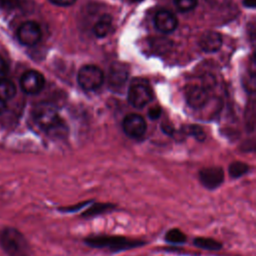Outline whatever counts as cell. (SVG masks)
Wrapping results in <instances>:
<instances>
[{"label":"cell","mask_w":256,"mask_h":256,"mask_svg":"<svg viewBox=\"0 0 256 256\" xmlns=\"http://www.w3.org/2000/svg\"><path fill=\"white\" fill-rule=\"evenodd\" d=\"M49 1L57 6H70L74 4L76 0H49Z\"/></svg>","instance_id":"cell-25"},{"label":"cell","mask_w":256,"mask_h":256,"mask_svg":"<svg viewBox=\"0 0 256 256\" xmlns=\"http://www.w3.org/2000/svg\"><path fill=\"white\" fill-rule=\"evenodd\" d=\"M41 28L34 21H27L18 28L17 36L21 44L25 46H33L41 39Z\"/></svg>","instance_id":"cell-7"},{"label":"cell","mask_w":256,"mask_h":256,"mask_svg":"<svg viewBox=\"0 0 256 256\" xmlns=\"http://www.w3.org/2000/svg\"><path fill=\"white\" fill-rule=\"evenodd\" d=\"M154 25L160 32L168 34L177 28L178 20L172 12L166 9H161L154 16Z\"/></svg>","instance_id":"cell-10"},{"label":"cell","mask_w":256,"mask_h":256,"mask_svg":"<svg viewBox=\"0 0 256 256\" xmlns=\"http://www.w3.org/2000/svg\"><path fill=\"white\" fill-rule=\"evenodd\" d=\"M153 92L147 83H133L128 90V101L136 107L142 108L152 100Z\"/></svg>","instance_id":"cell-6"},{"label":"cell","mask_w":256,"mask_h":256,"mask_svg":"<svg viewBox=\"0 0 256 256\" xmlns=\"http://www.w3.org/2000/svg\"><path fill=\"white\" fill-rule=\"evenodd\" d=\"M94 201V199H87V200H83L80 202H77L75 204H71V205H66V206H59L57 207V211L62 213V214H73V213H77L80 211H83L85 208H87L92 202Z\"/></svg>","instance_id":"cell-19"},{"label":"cell","mask_w":256,"mask_h":256,"mask_svg":"<svg viewBox=\"0 0 256 256\" xmlns=\"http://www.w3.org/2000/svg\"><path fill=\"white\" fill-rule=\"evenodd\" d=\"M130 1H131V2H136V3H137V2H140V1H142V0H130Z\"/></svg>","instance_id":"cell-30"},{"label":"cell","mask_w":256,"mask_h":256,"mask_svg":"<svg viewBox=\"0 0 256 256\" xmlns=\"http://www.w3.org/2000/svg\"><path fill=\"white\" fill-rule=\"evenodd\" d=\"M191 135H193L195 138H197L198 140L202 141L205 138V133L203 132V130L200 127L197 126H190L189 127V131Z\"/></svg>","instance_id":"cell-23"},{"label":"cell","mask_w":256,"mask_h":256,"mask_svg":"<svg viewBox=\"0 0 256 256\" xmlns=\"http://www.w3.org/2000/svg\"><path fill=\"white\" fill-rule=\"evenodd\" d=\"M6 70H7L6 64H5V62L0 58V80H1V79H4L3 77H4L5 73H6Z\"/></svg>","instance_id":"cell-27"},{"label":"cell","mask_w":256,"mask_h":256,"mask_svg":"<svg viewBox=\"0 0 256 256\" xmlns=\"http://www.w3.org/2000/svg\"><path fill=\"white\" fill-rule=\"evenodd\" d=\"M198 180L206 190L214 191L223 185L225 173L220 166L204 167L198 171Z\"/></svg>","instance_id":"cell-5"},{"label":"cell","mask_w":256,"mask_h":256,"mask_svg":"<svg viewBox=\"0 0 256 256\" xmlns=\"http://www.w3.org/2000/svg\"><path fill=\"white\" fill-rule=\"evenodd\" d=\"M171 42L168 39L165 38H158V39H154V43L152 44V46L154 48H156V50L159 53H163V51H167L169 49V47L171 46L170 44Z\"/></svg>","instance_id":"cell-22"},{"label":"cell","mask_w":256,"mask_h":256,"mask_svg":"<svg viewBox=\"0 0 256 256\" xmlns=\"http://www.w3.org/2000/svg\"><path fill=\"white\" fill-rule=\"evenodd\" d=\"M243 4L248 8H254L256 4V0H243Z\"/></svg>","instance_id":"cell-28"},{"label":"cell","mask_w":256,"mask_h":256,"mask_svg":"<svg viewBox=\"0 0 256 256\" xmlns=\"http://www.w3.org/2000/svg\"><path fill=\"white\" fill-rule=\"evenodd\" d=\"M45 85L44 76L36 70H28L21 76L20 86L26 94H37Z\"/></svg>","instance_id":"cell-8"},{"label":"cell","mask_w":256,"mask_h":256,"mask_svg":"<svg viewBox=\"0 0 256 256\" xmlns=\"http://www.w3.org/2000/svg\"><path fill=\"white\" fill-rule=\"evenodd\" d=\"M112 30V19L109 15H103L93 26V33L99 38L106 37Z\"/></svg>","instance_id":"cell-17"},{"label":"cell","mask_w":256,"mask_h":256,"mask_svg":"<svg viewBox=\"0 0 256 256\" xmlns=\"http://www.w3.org/2000/svg\"><path fill=\"white\" fill-rule=\"evenodd\" d=\"M5 110V102L0 100V113H2Z\"/></svg>","instance_id":"cell-29"},{"label":"cell","mask_w":256,"mask_h":256,"mask_svg":"<svg viewBox=\"0 0 256 256\" xmlns=\"http://www.w3.org/2000/svg\"><path fill=\"white\" fill-rule=\"evenodd\" d=\"M198 0H174V4L178 10L187 12L194 9L197 5Z\"/></svg>","instance_id":"cell-21"},{"label":"cell","mask_w":256,"mask_h":256,"mask_svg":"<svg viewBox=\"0 0 256 256\" xmlns=\"http://www.w3.org/2000/svg\"><path fill=\"white\" fill-rule=\"evenodd\" d=\"M118 209V205L113 202H95L93 201L87 208L80 213V218L88 220L100 215L113 212Z\"/></svg>","instance_id":"cell-11"},{"label":"cell","mask_w":256,"mask_h":256,"mask_svg":"<svg viewBox=\"0 0 256 256\" xmlns=\"http://www.w3.org/2000/svg\"><path fill=\"white\" fill-rule=\"evenodd\" d=\"M222 37L218 32L208 31L205 32L199 41V45L201 49L208 53H213L218 51L222 46Z\"/></svg>","instance_id":"cell-13"},{"label":"cell","mask_w":256,"mask_h":256,"mask_svg":"<svg viewBox=\"0 0 256 256\" xmlns=\"http://www.w3.org/2000/svg\"><path fill=\"white\" fill-rule=\"evenodd\" d=\"M185 96L188 104L193 108L203 107L208 100V95L206 90L203 87L197 86V85L188 87L186 89Z\"/></svg>","instance_id":"cell-12"},{"label":"cell","mask_w":256,"mask_h":256,"mask_svg":"<svg viewBox=\"0 0 256 256\" xmlns=\"http://www.w3.org/2000/svg\"><path fill=\"white\" fill-rule=\"evenodd\" d=\"M160 114H161V109H160L159 107H154V108L150 109V110H149V112H148L149 117H150V118H152V119H156V118H158V117L160 116Z\"/></svg>","instance_id":"cell-26"},{"label":"cell","mask_w":256,"mask_h":256,"mask_svg":"<svg viewBox=\"0 0 256 256\" xmlns=\"http://www.w3.org/2000/svg\"><path fill=\"white\" fill-rule=\"evenodd\" d=\"M123 130L125 134L132 139H140L146 133V122L138 114H129L123 120Z\"/></svg>","instance_id":"cell-9"},{"label":"cell","mask_w":256,"mask_h":256,"mask_svg":"<svg viewBox=\"0 0 256 256\" xmlns=\"http://www.w3.org/2000/svg\"><path fill=\"white\" fill-rule=\"evenodd\" d=\"M251 170V167L242 161H233L228 166V174L231 179H239L244 175L248 174Z\"/></svg>","instance_id":"cell-18"},{"label":"cell","mask_w":256,"mask_h":256,"mask_svg":"<svg viewBox=\"0 0 256 256\" xmlns=\"http://www.w3.org/2000/svg\"><path fill=\"white\" fill-rule=\"evenodd\" d=\"M194 247L205 250V251H220L223 249V243L215 238L206 237V236H196L192 240Z\"/></svg>","instance_id":"cell-15"},{"label":"cell","mask_w":256,"mask_h":256,"mask_svg":"<svg viewBox=\"0 0 256 256\" xmlns=\"http://www.w3.org/2000/svg\"><path fill=\"white\" fill-rule=\"evenodd\" d=\"M128 77V70L120 63H114L109 72V84L114 89L122 87Z\"/></svg>","instance_id":"cell-14"},{"label":"cell","mask_w":256,"mask_h":256,"mask_svg":"<svg viewBox=\"0 0 256 256\" xmlns=\"http://www.w3.org/2000/svg\"><path fill=\"white\" fill-rule=\"evenodd\" d=\"M77 81L82 89L86 91L95 90L102 85L104 74L103 71L95 65H85L79 70Z\"/></svg>","instance_id":"cell-4"},{"label":"cell","mask_w":256,"mask_h":256,"mask_svg":"<svg viewBox=\"0 0 256 256\" xmlns=\"http://www.w3.org/2000/svg\"><path fill=\"white\" fill-rule=\"evenodd\" d=\"M163 240L168 243V244H172V245H182L185 244L188 240V236L187 234L181 230L180 228L177 227H173L168 229L164 236H163Z\"/></svg>","instance_id":"cell-16"},{"label":"cell","mask_w":256,"mask_h":256,"mask_svg":"<svg viewBox=\"0 0 256 256\" xmlns=\"http://www.w3.org/2000/svg\"><path fill=\"white\" fill-rule=\"evenodd\" d=\"M0 247L7 256H30L31 246L18 229L11 226L0 228Z\"/></svg>","instance_id":"cell-2"},{"label":"cell","mask_w":256,"mask_h":256,"mask_svg":"<svg viewBox=\"0 0 256 256\" xmlns=\"http://www.w3.org/2000/svg\"><path fill=\"white\" fill-rule=\"evenodd\" d=\"M19 3V0H0V5L5 9H13Z\"/></svg>","instance_id":"cell-24"},{"label":"cell","mask_w":256,"mask_h":256,"mask_svg":"<svg viewBox=\"0 0 256 256\" xmlns=\"http://www.w3.org/2000/svg\"><path fill=\"white\" fill-rule=\"evenodd\" d=\"M33 117L38 126L49 133L63 136L66 132L65 125L60 119L56 107L51 103L43 102L38 104L34 108Z\"/></svg>","instance_id":"cell-3"},{"label":"cell","mask_w":256,"mask_h":256,"mask_svg":"<svg viewBox=\"0 0 256 256\" xmlns=\"http://www.w3.org/2000/svg\"><path fill=\"white\" fill-rule=\"evenodd\" d=\"M83 243L90 248L104 250L112 254L133 250L148 244L143 239L118 234H91L83 238Z\"/></svg>","instance_id":"cell-1"},{"label":"cell","mask_w":256,"mask_h":256,"mask_svg":"<svg viewBox=\"0 0 256 256\" xmlns=\"http://www.w3.org/2000/svg\"><path fill=\"white\" fill-rule=\"evenodd\" d=\"M16 93V87L12 81L7 79L0 80V100L6 102L14 97Z\"/></svg>","instance_id":"cell-20"}]
</instances>
